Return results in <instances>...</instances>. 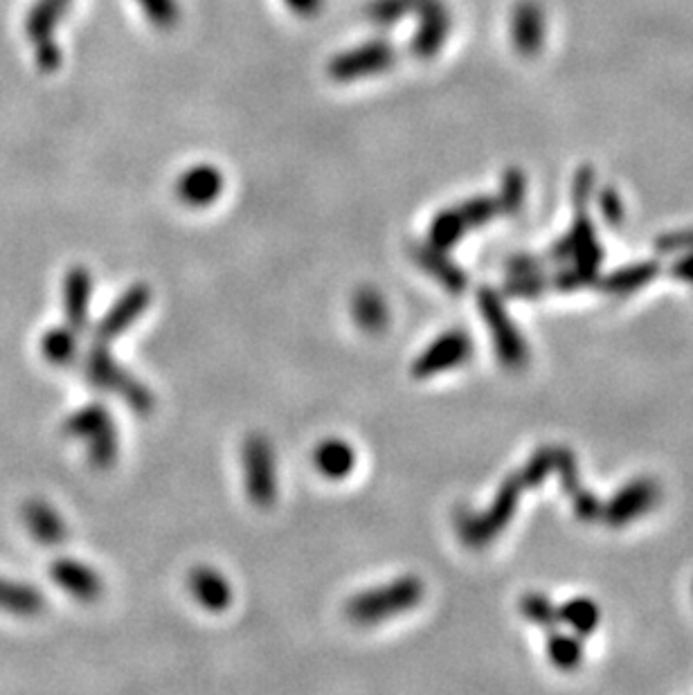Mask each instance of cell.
<instances>
[{
	"label": "cell",
	"mask_w": 693,
	"mask_h": 695,
	"mask_svg": "<svg viewBox=\"0 0 693 695\" xmlns=\"http://www.w3.org/2000/svg\"><path fill=\"white\" fill-rule=\"evenodd\" d=\"M284 3L293 14L302 17V19L318 17L325 8V0H284Z\"/></svg>",
	"instance_id": "obj_33"
},
{
	"label": "cell",
	"mask_w": 693,
	"mask_h": 695,
	"mask_svg": "<svg viewBox=\"0 0 693 695\" xmlns=\"http://www.w3.org/2000/svg\"><path fill=\"white\" fill-rule=\"evenodd\" d=\"M189 592H192L201 608L210 612H223L232 603V588L214 567H195L192 575H189Z\"/></svg>",
	"instance_id": "obj_18"
},
{
	"label": "cell",
	"mask_w": 693,
	"mask_h": 695,
	"mask_svg": "<svg viewBox=\"0 0 693 695\" xmlns=\"http://www.w3.org/2000/svg\"><path fill=\"white\" fill-rule=\"evenodd\" d=\"M477 304L486 327L493 334V345L500 360L514 369L523 367L527 362V345L523 343L518 329L510 320V313L504 308L500 295H495L489 288H482L477 295Z\"/></svg>",
	"instance_id": "obj_7"
},
{
	"label": "cell",
	"mask_w": 693,
	"mask_h": 695,
	"mask_svg": "<svg viewBox=\"0 0 693 695\" xmlns=\"http://www.w3.org/2000/svg\"><path fill=\"white\" fill-rule=\"evenodd\" d=\"M223 185L221 169L214 165H195L176 180V197L189 208H206L221 197Z\"/></svg>",
	"instance_id": "obj_13"
},
{
	"label": "cell",
	"mask_w": 693,
	"mask_h": 695,
	"mask_svg": "<svg viewBox=\"0 0 693 695\" xmlns=\"http://www.w3.org/2000/svg\"><path fill=\"white\" fill-rule=\"evenodd\" d=\"M547 655L554 666L563 671H573L581 664L584 657V644L581 638L573 633H552L547 642Z\"/></svg>",
	"instance_id": "obj_26"
},
{
	"label": "cell",
	"mask_w": 693,
	"mask_h": 695,
	"mask_svg": "<svg viewBox=\"0 0 693 695\" xmlns=\"http://www.w3.org/2000/svg\"><path fill=\"white\" fill-rule=\"evenodd\" d=\"M43 594L36 592L32 586L0 577V610L3 612L32 617L43 610Z\"/></svg>",
	"instance_id": "obj_23"
},
{
	"label": "cell",
	"mask_w": 693,
	"mask_h": 695,
	"mask_svg": "<svg viewBox=\"0 0 693 695\" xmlns=\"http://www.w3.org/2000/svg\"><path fill=\"white\" fill-rule=\"evenodd\" d=\"M63 434L86 441V453L93 468L106 471L115 464L119 453L117 428L102 403H91L73 412L63 423Z\"/></svg>",
	"instance_id": "obj_3"
},
{
	"label": "cell",
	"mask_w": 693,
	"mask_h": 695,
	"mask_svg": "<svg viewBox=\"0 0 693 695\" xmlns=\"http://www.w3.org/2000/svg\"><path fill=\"white\" fill-rule=\"evenodd\" d=\"M84 371L88 383H93L99 390L113 392L124 403H129L134 412L138 414L154 412L156 399L149 392V388H145L138 378H134L119 362H115L102 343H95V347H91V351L86 354Z\"/></svg>",
	"instance_id": "obj_2"
},
{
	"label": "cell",
	"mask_w": 693,
	"mask_h": 695,
	"mask_svg": "<svg viewBox=\"0 0 693 695\" xmlns=\"http://www.w3.org/2000/svg\"><path fill=\"white\" fill-rule=\"evenodd\" d=\"M525 199V180L518 171H510L502 182V197L497 199L502 212H516Z\"/></svg>",
	"instance_id": "obj_32"
},
{
	"label": "cell",
	"mask_w": 693,
	"mask_h": 695,
	"mask_svg": "<svg viewBox=\"0 0 693 695\" xmlns=\"http://www.w3.org/2000/svg\"><path fill=\"white\" fill-rule=\"evenodd\" d=\"M50 579L71 597L80 601H95L104 592L102 577L82 560L59 558L50 565Z\"/></svg>",
	"instance_id": "obj_14"
},
{
	"label": "cell",
	"mask_w": 693,
	"mask_h": 695,
	"mask_svg": "<svg viewBox=\"0 0 693 695\" xmlns=\"http://www.w3.org/2000/svg\"><path fill=\"white\" fill-rule=\"evenodd\" d=\"M525 482L521 473L512 475L497 491L491 509H486L480 516H466L460 520V536L469 547H484L491 543L504 527L514 518V512L518 507V495L525 491Z\"/></svg>",
	"instance_id": "obj_4"
},
{
	"label": "cell",
	"mask_w": 693,
	"mask_h": 695,
	"mask_svg": "<svg viewBox=\"0 0 693 695\" xmlns=\"http://www.w3.org/2000/svg\"><path fill=\"white\" fill-rule=\"evenodd\" d=\"M410 255L421 266L430 277H434L441 286L451 293H462L466 288V275L462 268H458L449 257L447 250H441L437 245L428 243H412Z\"/></svg>",
	"instance_id": "obj_15"
},
{
	"label": "cell",
	"mask_w": 693,
	"mask_h": 695,
	"mask_svg": "<svg viewBox=\"0 0 693 695\" xmlns=\"http://www.w3.org/2000/svg\"><path fill=\"white\" fill-rule=\"evenodd\" d=\"M243 477L250 502L260 509L271 507L277 497V464L271 441L250 434L243 444Z\"/></svg>",
	"instance_id": "obj_5"
},
{
	"label": "cell",
	"mask_w": 693,
	"mask_h": 695,
	"mask_svg": "<svg viewBox=\"0 0 693 695\" xmlns=\"http://www.w3.org/2000/svg\"><path fill=\"white\" fill-rule=\"evenodd\" d=\"M658 275V266L655 264H638V266H628L621 268L617 273H612L606 282L603 288L610 293H633L638 288H642L644 284H649L653 277Z\"/></svg>",
	"instance_id": "obj_27"
},
{
	"label": "cell",
	"mask_w": 693,
	"mask_h": 695,
	"mask_svg": "<svg viewBox=\"0 0 693 695\" xmlns=\"http://www.w3.org/2000/svg\"><path fill=\"white\" fill-rule=\"evenodd\" d=\"M412 17L419 19V30L410 41V52L419 59L437 56L451 34V12L444 0H417Z\"/></svg>",
	"instance_id": "obj_8"
},
{
	"label": "cell",
	"mask_w": 693,
	"mask_h": 695,
	"mask_svg": "<svg viewBox=\"0 0 693 695\" xmlns=\"http://www.w3.org/2000/svg\"><path fill=\"white\" fill-rule=\"evenodd\" d=\"M473 354V340L466 331L453 329L437 338L414 362L412 376L414 378H430L447 369H455L464 365Z\"/></svg>",
	"instance_id": "obj_9"
},
{
	"label": "cell",
	"mask_w": 693,
	"mask_h": 695,
	"mask_svg": "<svg viewBox=\"0 0 693 695\" xmlns=\"http://www.w3.org/2000/svg\"><path fill=\"white\" fill-rule=\"evenodd\" d=\"M351 313H354L356 325L360 329H365L367 334L384 331L388 327V323H390L388 302L384 299V295L378 293L376 288H360L354 295Z\"/></svg>",
	"instance_id": "obj_22"
},
{
	"label": "cell",
	"mask_w": 693,
	"mask_h": 695,
	"mask_svg": "<svg viewBox=\"0 0 693 695\" xmlns=\"http://www.w3.org/2000/svg\"><path fill=\"white\" fill-rule=\"evenodd\" d=\"M23 523L30 536L41 545H61L69 536L66 523L45 499H28L23 507Z\"/></svg>",
	"instance_id": "obj_17"
},
{
	"label": "cell",
	"mask_w": 693,
	"mask_h": 695,
	"mask_svg": "<svg viewBox=\"0 0 693 695\" xmlns=\"http://www.w3.org/2000/svg\"><path fill=\"white\" fill-rule=\"evenodd\" d=\"M554 464H556L558 471H560L563 488H565L567 495L573 497L577 514H579L581 518H586V520L599 518L601 507H599V502L581 486L579 473H577V460H575V455H573L570 451H565V449L554 451Z\"/></svg>",
	"instance_id": "obj_19"
},
{
	"label": "cell",
	"mask_w": 693,
	"mask_h": 695,
	"mask_svg": "<svg viewBox=\"0 0 693 695\" xmlns=\"http://www.w3.org/2000/svg\"><path fill=\"white\" fill-rule=\"evenodd\" d=\"M543 34H545V19L538 6L532 3V0L518 3L512 17V39H514L516 50L527 56L536 54L540 50Z\"/></svg>",
	"instance_id": "obj_20"
},
{
	"label": "cell",
	"mask_w": 693,
	"mask_h": 695,
	"mask_svg": "<svg viewBox=\"0 0 693 695\" xmlns=\"http://www.w3.org/2000/svg\"><path fill=\"white\" fill-rule=\"evenodd\" d=\"M397 61V50L386 39L367 41L354 50L340 52L329 63V77L343 84L388 73Z\"/></svg>",
	"instance_id": "obj_6"
},
{
	"label": "cell",
	"mask_w": 693,
	"mask_h": 695,
	"mask_svg": "<svg viewBox=\"0 0 693 695\" xmlns=\"http://www.w3.org/2000/svg\"><path fill=\"white\" fill-rule=\"evenodd\" d=\"M313 464L327 480H343L356 466V451L343 439H325L313 451Z\"/></svg>",
	"instance_id": "obj_21"
},
{
	"label": "cell",
	"mask_w": 693,
	"mask_h": 695,
	"mask_svg": "<svg viewBox=\"0 0 693 695\" xmlns=\"http://www.w3.org/2000/svg\"><path fill=\"white\" fill-rule=\"evenodd\" d=\"M80 334L73 327H56L41 338V354L52 365H71L77 358Z\"/></svg>",
	"instance_id": "obj_25"
},
{
	"label": "cell",
	"mask_w": 693,
	"mask_h": 695,
	"mask_svg": "<svg viewBox=\"0 0 693 695\" xmlns=\"http://www.w3.org/2000/svg\"><path fill=\"white\" fill-rule=\"evenodd\" d=\"M91 291L93 277L84 266L71 268L66 280H63V308H66L69 327H73L77 334L84 331L88 325Z\"/></svg>",
	"instance_id": "obj_16"
},
{
	"label": "cell",
	"mask_w": 693,
	"mask_h": 695,
	"mask_svg": "<svg viewBox=\"0 0 693 695\" xmlns=\"http://www.w3.org/2000/svg\"><path fill=\"white\" fill-rule=\"evenodd\" d=\"M149 304H151L149 286L145 284L132 286L111 306V310H106V315L95 327V343L106 345L115 340L119 334H124L132 325H136V320L149 308Z\"/></svg>",
	"instance_id": "obj_10"
},
{
	"label": "cell",
	"mask_w": 693,
	"mask_h": 695,
	"mask_svg": "<svg viewBox=\"0 0 693 695\" xmlns=\"http://www.w3.org/2000/svg\"><path fill=\"white\" fill-rule=\"evenodd\" d=\"M423 597L426 588L419 577H401L384 588L356 594L354 599H349L345 612L358 625H374L378 621H386L417 608Z\"/></svg>",
	"instance_id": "obj_1"
},
{
	"label": "cell",
	"mask_w": 693,
	"mask_h": 695,
	"mask_svg": "<svg viewBox=\"0 0 693 695\" xmlns=\"http://www.w3.org/2000/svg\"><path fill=\"white\" fill-rule=\"evenodd\" d=\"M464 230H473V228H480L484 225L486 221H491L493 217H497L502 212V206L497 199H489V197H477V199H471L462 206L455 208Z\"/></svg>",
	"instance_id": "obj_28"
},
{
	"label": "cell",
	"mask_w": 693,
	"mask_h": 695,
	"mask_svg": "<svg viewBox=\"0 0 693 695\" xmlns=\"http://www.w3.org/2000/svg\"><path fill=\"white\" fill-rule=\"evenodd\" d=\"M599 619H601L599 606L586 597L570 599L565 606L558 608V621H563L579 638L595 633Z\"/></svg>",
	"instance_id": "obj_24"
},
{
	"label": "cell",
	"mask_w": 693,
	"mask_h": 695,
	"mask_svg": "<svg viewBox=\"0 0 693 695\" xmlns=\"http://www.w3.org/2000/svg\"><path fill=\"white\" fill-rule=\"evenodd\" d=\"M671 273H673L675 277H680V280L693 284V252H691V255L682 257V260L671 268Z\"/></svg>",
	"instance_id": "obj_34"
},
{
	"label": "cell",
	"mask_w": 693,
	"mask_h": 695,
	"mask_svg": "<svg viewBox=\"0 0 693 695\" xmlns=\"http://www.w3.org/2000/svg\"><path fill=\"white\" fill-rule=\"evenodd\" d=\"M417 0H371L367 6V19L376 25H392L414 14Z\"/></svg>",
	"instance_id": "obj_29"
},
{
	"label": "cell",
	"mask_w": 693,
	"mask_h": 695,
	"mask_svg": "<svg viewBox=\"0 0 693 695\" xmlns=\"http://www.w3.org/2000/svg\"><path fill=\"white\" fill-rule=\"evenodd\" d=\"M660 499V488L651 480H636L623 486L601 512L612 527H621L649 514Z\"/></svg>",
	"instance_id": "obj_12"
},
{
	"label": "cell",
	"mask_w": 693,
	"mask_h": 695,
	"mask_svg": "<svg viewBox=\"0 0 693 695\" xmlns=\"http://www.w3.org/2000/svg\"><path fill=\"white\" fill-rule=\"evenodd\" d=\"M69 6L71 0H39L28 19V34L36 45L39 61L45 71H54L61 61L59 48L52 41V32Z\"/></svg>",
	"instance_id": "obj_11"
},
{
	"label": "cell",
	"mask_w": 693,
	"mask_h": 695,
	"mask_svg": "<svg viewBox=\"0 0 693 695\" xmlns=\"http://www.w3.org/2000/svg\"><path fill=\"white\" fill-rule=\"evenodd\" d=\"M521 612L536 625H554L558 621V610L543 594H527L521 601Z\"/></svg>",
	"instance_id": "obj_31"
},
{
	"label": "cell",
	"mask_w": 693,
	"mask_h": 695,
	"mask_svg": "<svg viewBox=\"0 0 693 695\" xmlns=\"http://www.w3.org/2000/svg\"><path fill=\"white\" fill-rule=\"evenodd\" d=\"M136 3L158 30H171L180 21L178 0H136Z\"/></svg>",
	"instance_id": "obj_30"
}]
</instances>
